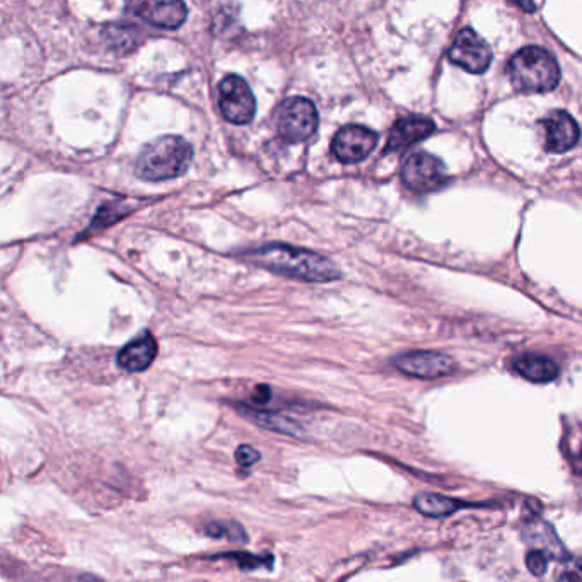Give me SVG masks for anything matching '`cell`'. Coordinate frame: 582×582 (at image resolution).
<instances>
[{
  "instance_id": "cell-9",
  "label": "cell",
  "mask_w": 582,
  "mask_h": 582,
  "mask_svg": "<svg viewBox=\"0 0 582 582\" xmlns=\"http://www.w3.org/2000/svg\"><path fill=\"white\" fill-rule=\"evenodd\" d=\"M396 368L414 378L436 379L454 371V360L439 352H411L395 360Z\"/></svg>"
},
{
  "instance_id": "cell-19",
  "label": "cell",
  "mask_w": 582,
  "mask_h": 582,
  "mask_svg": "<svg viewBox=\"0 0 582 582\" xmlns=\"http://www.w3.org/2000/svg\"><path fill=\"white\" fill-rule=\"evenodd\" d=\"M260 451L254 450L253 446H239L236 451V462L241 468H250V466L257 465L260 462Z\"/></svg>"
},
{
  "instance_id": "cell-8",
  "label": "cell",
  "mask_w": 582,
  "mask_h": 582,
  "mask_svg": "<svg viewBox=\"0 0 582 582\" xmlns=\"http://www.w3.org/2000/svg\"><path fill=\"white\" fill-rule=\"evenodd\" d=\"M378 133L363 126H347L336 132L332 153L342 165H357L375 151Z\"/></svg>"
},
{
  "instance_id": "cell-11",
  "label": "cell",
  "mask_w": 582,
  "mask_h": 582,
  "mask_svg": "<svg viewBox=\"0 0 582 582\" xmlns=\"http://www.w3.org/2000/svg\"><path fill=\"white\" fill-rule=\"evenodd\" d=\"M435 130V121L430 118L420 117V115L400 118L391 129L384 153H400L403 149L411 147V145L429 138Z\"/></svg>"
},
{
  "instance_id": "cell-23",
  "label": "cell",
  "mask_w": 582,
  "mask_h": 582,
  "mask_svg": "<svg viewBox=\"0 0 582 582\" xmlns=\"http://www.w3.org/2000/svg\"><path fill=\"white\" fill-rule=\"evenodd\" d=\"M575 470L582 475V448L581 451H579L578 456H575Z\"/></svg>"
},
{
  "instance_id": "cell-5",
  "label": "cell",
  "mask_w": 582,
  "mask_h": 582,
  "mask_svg": "<svg viewBox=\"0 0 582 582\" xmlns=\"http://www.w3.org/2000/svg\"><path fill=\"white\" fill-rule=\"evenodd\" d=\"M318 110L313 102H309L308 98L289 99V102L282 108L281 117H278V132H281L282 139L287 142L308 141L318 129Z\"/></svg>"
},
{
  "instance_id": "cell-24",
  "label": "cell",
  "mask_w": 582,
  "mask_h": 582,
  "mask_svg": "<svg viewBox=\"0 0 582 582\" xmlns=\"http://www.w3.org/2000/svg\"><path fill=\"white\" fill-rule=\"evenodd\" d=\"M86 582H102V581H99V579L90 578V581H86Z\"/></svg>"
},
{
  "instance_id": "cell-4",
  "label": "cell",
  "mask_w": 582,
  "mask_h": 582,
  "mask_svg": "<svg viewBox=\"0 0 582 582\" xmlns=\"http://www.w3.org/2000/svg\"><path fill=\"white\" fill-rule=\"evenodd\" d=\"M219 108L223 117L235 126H247L257 114V99L245 79L231 74L219 84Z\"/></svg>"
},
{
  "instance_id": "cell-2",
  "label": "cell",
  "mask_w": 582,
  "mask_h": 582,
  "mask_svg": "<svg viewBox=\"0 0 582 582\" xmlns=\"http://www.w3.org/2000/svg\"><path fill=\"white\" fill-rule=\"evenodd\" d=\"M193 149L178 135H165L144 145L135 163V175L144 181H165L185 175L192 165Z\"/></svg>"
},
{
  "instance_id": "cell-22",
  "label": "cell",
  "mask_w": 582,
  "mask_h": 582,
  "mask_svg": "<svg viewBox=\"0 0 582 582\" xmlns=\"http://www.w3.org/2000/svg\"><path fill=\"white\" fill-rule=\"evenodd\" d=\"M270 400V390L266 387L257 388V393H254V402L265 403Z\"/></svg>"
},
{
  "instance_id": "cell-21",
  "label": "cell",
  "mask_w": 582,
  "mask_h": 582,
  "mask_svg": "<svg viewBox=\"0 0 582 582\" xmlns=\"http://www.w3.org/2000/svg\"><path fill=\"white\" fill-rule=\"evenodd\" d=\"M224 559H231L236 560V562L239 563V566L242 567V569H257V567L260 566V563L263 562L260 557H254V555H247V554H227L223 555Z\"/></svg>"
},
{
  "instance_id": "cell-7",
  "label": "cell",
  "mask_w": 582,
  "mask_h": 582,
  "mask_svg": "<svg viewBox=\"0 0 582 582\" xmlns=\"http://www.w3.org/2000/svg\"><path fill=\"white\" fill-rule=\"evenodd\" d=\"M448 57L454 66L462 67L463 71L482 74L492 62V48L478 33L465 28L458 33Z\"/></svg>"
},
{
  "instance_id": "cell-18",
  "label": "cell",
  "mask_w": 582,
  "mask_h": 582,
  "mask_svg": "<svg viewBox=\"0 0 582 582\" xmlns=\"http://www.w3.org/2000/svg\"><path fill=\"white\" fill-rule=\"evenodd\" d=\"M548 559H550V555L545 554V551L532 550L526 555L527 569L535 575L545 574L548 567Z\"/></svg>"
},
{
  "instance_id": "cell-10",
  "label": "cell",
  "mask_w": 582,
  "mask_h": 582,
  "mask_svg": "<svg viewBox=\"0 0 582 582\" xmlns=\"http://www.w3.org/2000/svg\"><path fill=\"white\" fill-rule=\"evenodd\" d=\"M539 123L545 130V149L548 153H566L574 147L581 138L578 123L567 111H551Z\"/></svg>"
},
{
  "instance_id": "cell-3",
  "label": "cell",
  "mask_w": 582,
  "mask_h": 582,
  "mask_svg": "<svg viewBox=\"0 0 582 582\" xmlns=\"http://www.w3.org/2000/svg\"><path fill=\"white\" fill-rule=\"evenodd\" d=\"M508 75L521 93H548L559 84L560 69L550 51L526 47L509 60Z\"/></svg>"
},
{
  "instance_id": "cell-16",
  "label": "cell",
  "mask_w": 582,
  "mask_h": 582,
  "mask_svg": "<svg viewBox=\"0 0 582 582\" xmlns=\"http://www.w3.org/2000/svg\"><path fill=\"white\" fill-rule=\"evenodd\" d=\"M463 506H465L463 502H458L450 497L436 496V494H423L415 499V508L430 518L450 516Z\"/></svg>"
},
{
  "instance_id": "cell-6",
  "label": "cell",
  "mask_w": 582,
  "mask_h": 582,
  "mask_svg": "<svg viewBox=\"0 0 582 582\" xmlns=\"http://www.w3.org/2000/svg\"><path fill=\"white\" fill-rule=\"evenodd\" d=\"M402 180L417 193L435 192L448 180L444 165L429 153H415L403 163Z\"/></svg>"
},
{
  "instance_id": "cell-15",
  "label": "cell",
  "mask_w": 582,
  "mask_h": 582,
  "mask_svg": "<svg viewBox=\"0 0 582 582\" xmlns=\"http://www.w3.org/2000/svg\"><path fill=\"white\" fill-rule=\"evenodd\" d=\"M245 415L251 418L253 423L259 426L265 427V429L275 430V432H282V435H299V430L302 429L296 420L290 417H284L281 414H274V412L257 411V408H247Z\"/></svg>"
},
{
  "instance_id": "cell-17",
  "label": "cell",
  "mask_w": 582,
  "mask_h": 582,
  "mask_svg": "<svg viewBox=\"0 0 582 582\" xmlns=\"http://www.w3.org/2000/svg\"><path fill=\"white\" fill-rule=\"evenodd\" d=\"M205 533L212 538H227L233 542H247V533L239 524L209 523Z\"/></svg>"
},
{
  "instance_id": "cell-12",
  "label": "cell",
  "mask_w": 582,
  "mask_h": 582,
  "mask_svg": "<svg viewBox=\"0 0 582 582\" xmlns=\"http://www.w3.org/2000/svg\"><path fill=\"white\" fill-rule=\"evenodd\" d=\"M133 11L156 28L166 29L180 28L188 16L183 2H142L133 5Z\"/></svg>"
},
{
  "instance_id": "cell-13",
  "label": "cell",
  "mask_w": 582,
  "mask_h": 582,
  "mask_svg": "<svg viewBox=\"0 0 582 582\" xmlns=\"http://www.w3.org/2000/svg\"><path fill=\"white\" fill-rule=\"evenodd\" d=\"M157 356V342L149 332L133 338L118 352L117 363L129 372H142L154 363Z\"/></svg>"
},
{
  "instance_id": "cell-1",
  "label": "cell",
  "mask_w": 582,
  "mask_h": 582,
  "mask_svg": "<svg viewBox=\"0 0 582 582\" xmlns=\"http://www.w3.org/2000/svg\"><path fill=\"white\" fill-rule=\"evenodd\" d=\"M245 260L263 269L272 270L275 274L287 275L290 278L305 282H332L341 277V270L335 263L324 259L314 251L290 245H265L253 248L245 253Z\"/></svg>"
},
{
  "instance_id": "cell-14",
  "label": "cell",
  "mask_w": 582,
  "mask_h": 582,
  "mask_svg": "<svg viewBox=\"0 0 582 582\" xmlns=\"http://www.w3.org/2000/svg\"><path fill=\"white\" fill-rule=\"evenodd\" d=\"M512 368L532 383H550L559 376V368L554 360L545 356H536V354L518 357L512 363Z\"/></svg>"
},
{
  "instance_id": "cell-20",
  "label": "cell",
  "mask_w": 582,
  "mask_h": 582,
  "mask_svg": "<svg viewBox=\"0 0 582 582\" xmlns=\"http://www.w3.org/2000/svg\"><path fill=\"white\" fill-rule=\"evenodd\" d=\"M559 582H582V557H575L566 563Z\"/></svg>"
}]
</instances>
